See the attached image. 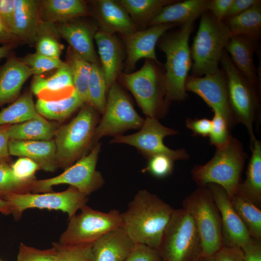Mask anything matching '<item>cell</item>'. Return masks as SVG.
Wrapping results in <instances>:
<instances>
[{
	"label": "cell",
	"instance_id": "obj_49",
	"mask_svg": "<svg viewBox=\"0 0 261 261\" xmlns=\"http://www.w3.org/2000/svg\"><path fill=\"white\" fill-rule=\"evenodd\" d=\"M233 0H210L208 10L219 21L224 20Z\"/></svg>",
	"mask_w": 261,
	"mask_h": 261
},
{
	"label": "cell",
	"instance_id": "obj_28",
	"mask_svg": "<svg viewBox=\"0 0 261 261\" xmlns=\"http://www.w3.org/2000/svg\"><path fill=\"white\" fill-rule=\"evenodd\" d=\"M88 14L86 3L80 0H45L40 2V15L43 22L62 23Z\"/></svg>",
	"mask_w": 261,
	"mask_h": 261
},
{
	"label": "cell",
	"instance_id": "obj_19",
	"mask_svg": "<svg viewBox=\"0 0 261 261\" xmlns=\"http://www.w3.org/2000/svg\"><path fill=\"white\" fill-rule=\"evenodd\" d=\"M40 0H15L11 30L18 42L35 44L41 22Z\"/></svg>",
	"mask_w": 261,
	"mask_h": 261
},
{
	"label": "cell",
	"instance_id": "obj_29",
	"mask_svg": "<svg viewBox=\"0 0 261 261\" xmlns=\"http://www.w3.org/2000/svg\"><path fill=\"white\" fill-rule=\"evenodd\" d=\"M250 148L252 155L246 172V178L238 191L259 207L261 204V143L255 139Z\"/></svg>",
	"mask_w": 261,
	"mask_h": 261
},
{
	"label": "cell",
	"instance_id": "obj_1",
	"mask_svg": "<svg viewBox=\"0 0 261 261\" xmlns=\"http://www.w3.org/2000/svg\"><path fill=\"white\" fill-rule=\"evenodd\" d=\"M174 210L156 194L140 190L121 213V227L135 243L158 250Z\"/></svg>",
	"mask_w": 261,
	"mask_h": 261
},
{
	"label": "cell",
	"instance_id": "obj_4",
	"mask_svg": "<svg viewBox=\"0 0 261 261\" xmlns=\"http://www.w3.org/2000/svg\"><path fill=\"white\" fill-rule=\"evenodd\" d=\"M201 17L190 48L191 75L195 76L211 74L219 69L222 54L232 36L225 22L217 20L209 11Z\"/></svg>",
	"mask_w": 261,
	"mask_h": 261
},
{
	"label": "cell",
	"instance_id": "obj_52",
	"mask_svg": "<svg viewBox=\"0 0 261 261\" xmlns=\"http://www.w3.org/2000/svg\"><path fill=\"white\" fill-rule=\"evenodd\" d=\"M15 0H0V16L11 29Z\"/></svg>",
	"mask_w": 261,
	"mask_h": 261
},
{
	"label": "cell",
	"instance_id": "obj_14",
	"mask_svg": "<svg viewBox=\"0 0 261 261\" xmlns=\"http://www.w3.org/2000/svg\"><path fill=\"white\" fill-rule=\"evenodd\" d=\"M177 133V131L161 124L157 118L146 117L139 131L130 135L116 136L111 142L133 146L149 158L161 154L174 161L188 160L189 156L185 149L173 150L163 143L166 137Z\"/></svg>",
	"mask_w": 261,
	"mask_h": 261
},
{
	"label": "cell",
	"instance_id": "obj_23",
	"mask_svg": "<svg viewBox=\"0 0 261 261\" xmlns=\"http://www.w3.org/2000/svg\"><path fill=\"white\" fill-rule=\"evenodd\" d=\"M10 155L29 158L47 172H54L58 166L54 140L48 141L10 140Z\"/></svg>",
	"mask_w": 261,
	"mask_h": 261
},
{
	"label": "cell",
	"instance_id": "obj_30",
	"mask_svg": "<svg viewBox=\"0 0 261 261\" xmlns=\"http://www.w3.org/2000/svg\"><path fill=\"white\" fill-rule=\"evenodd\" d=\"M54 125L44 118L11 125L7 133L10 140L48 141L56 132Z\"/></svg>",
	"mask_w": 261,
	"mask_h": 261
},
{
	"label": "cell",
	"instance_id": "obj_7",
	"mask_svg": "<svg viewBox=\"0 0 261 261\" xmlns=\"http://www.w3.org/2000/svg\"><path fill=\"white\" fill-rule=\"evenodd\" d=\"M182 208L192 217L201 243V256H214L223 246L220 214L206 186L199 187L183 202Z\"/></svg>",
	"mask_w": 261,
	"mask_h": 261
},
{
	"label": "cell",
	"instance_id": "obj_32",
	"mask_svg": "<svg viewBox=\"0 0 261 261\" xmlns=\"http://www.w3.org/2000/svg\"><path fill=\"white\" fill-rule=\"evenodd\" d=\"M85 103L74 90L69 97L55 101L38 99L35 107L37 112L45 119L62 121Z\"/></svg>",
	"mask_w": 261,
	"mask_h": 261
},
{
	"label": "cell",
	"instance_id": "obj_18",
	"mask_svg": "<svg viewBox=\"0 0 261 261\" xmlns=\"http://www.w3.org/2000/svg\"><path fill=\"white\" fill-rule=\"evenodd\" d=\"M31 90L39 99L46 101H58L71 96L75 89L68 64L65 62L48 77L34 76Z\"/></svg>",
	"mask_w": 261,
	"mask_h": 261
},
{
	"label": "cell",
	"instance_id": "obj_24",
	"mask_svg": "<svg viewBox=\"0 0 261 261\" xmlns=\"http://www.w3.org/2000/svg\"><path fill=\"white\" fill-rule=\"evenodd\" d=\"M136 243L119 227L103 235L94 243V261H124Z\"/></svg>",
	"mask_w": 261,
	"mask_h": 261
},
{
	"label": "cell",
	"instance_id": "obj_58",
	"mask_svg": "<svg viewBox=\"0 0 261 261\" xmlns=\"http://www.w3.org/2000/svg\"><path fill=\"white\" fill-rule=\"evenodd\" d=\"M194 261H203L202 257L201 256L199 257Z\"/></svg>",
	"mask_w": 261,
	"mask_h": 261
},
{
	"label": "cell",
	"instance_id": "obj_2",
	"mask_svg": "<svg viewBox=\"0 0 261 261\" xmlns=\"http://www.w3.org/2000/svg\"><path fill=\"white\" fill-rule=\"evenodd\" d=\"M194 23V21H190L179 26L172 33L163 35L160 42V48L166 56L164 76L167 100L182 101L188 96L185 86L192 65L188 41Z\"/></svg>",
	"mask_w": 261,
	"mask_h": 261
},
{
	"label": "cell",
	"instance_id": "obj_9",
	"mask_svg": "<svg viewBox=\"0 0 261 261\" xmlns=\"http://www.w3.org/2000/svg\"><path fill=\"white\" fill-rule=\"evenodd\" d=\"M80 210L79 214L69 219L67 227L60 236L58 243L93 244L106 233L121 227V213L118 210L104 212L86 205Z\"/></svg>",
	"mask_w": 261,
	"mask_h": 261
},
{
	"label": "cell",
	"instance_id": "obj_38",
	"mask_svg": "<svg viewBox=\"0 0 261 261\" xmlns=\"http://www.w3.org/2000/svg\"><path fill=\"white\" fill-rule=\"evenodd\" d=\"M107 90L104 74L99 63L91 64V71L88 83L90 105L95 110L102 114L106 103Z\"/></svg>",
	"mask_w": 261,
	"mask_h": 261
},
{
	"label": "cell",
	"instance_id": "obj_57",
	"mask_svg": "<svg viewBox=\"0 0 261 261\" xmlns=\"http://www.w3.org/2000/svg\"><path fill=\"white\" fill-rule=\"evenodd\" d=\"M203 261H215L213 257L202 258Z\"/></svg>",
	"mask_w": 261,
	"mask_h": 261
},
{
	"label": "cell",
	"instance_id": "obj_3",
	"mask_svg": "<svg viewBox=\"0 0 261 261\" xmlns=\"http://www.w3.org/2000/svg\"><path fill=\"white\" fill-rule=\"evenodd\" d=\"M246 157L242 143L231 136L224 145L217 148L209 161L194 167L191 171L193 179L199 187L210 184L219 185L230 197L238 191L241 183Z\"/></svg>",
	"mask_w": 261,
	"mask_h": 261
},
{
	"label": "cell",
	"instance_id": "obj_47",
	"mask_svg": "<svg viewBox=\"0 0 261 261\" xmlns=\"http://www.w3.org/2000/svg\"><path fill=\"white\" fill-rule=\"evenodd\" d=\"M186 126L194 134L203 137L208 136L211 129V120L207 118H187Z\"/></svg>",
	"mask_w": 261,
	"mask_h": 261
},
{
	"label": "cell",
	"instance_id": "obj_11",
	"mask_svg": "<svg viewBox=\"0 0 261 261\" xmlns=\"http://www.w3.org/2000/svg\"><path fill=\"white\" fill-rule=\"evenodd\" d=\"M87 196L76 188L70 186L61 192L13 194L4 196L2 199L11 204L13 209L12 215L17 220L25 210L31 208L60 210L67 214L69 219L87 205Z\"/></svg>",
	"mask_w": 261,
	"mask_h": 261
},
{
	"label": "cell",
	"instance_id": "obj_17",
	"mask_svg": "<svg viewBox=\"0 0 261 261\" xmlns=\"http://www.w3.org/2000/svg\"><path fill=\"white\" fill-rule=\"evenodd\" d=\"M177 26L180 25L175 24L155 25L147 29L123 36L127 51L126 70L128 72L132 70L137 62L142 58L160 63L155 52L157 43L165 32Z\"/></svg>",
	"mask_w": 261,
	"mask_h": 261
},
{
	"label": "cell",
	"instance_id": "obj_44",
	"mask_svg": "<svg viewBox=\"0 0 261 261\" xmlns=\"http://www.w3.org/2000/svg\"><path fill=\"white\" fill-rule=\"evenodd\" d=\"M56 256L55 248L38 249L21 243L16 261H54Z\"/></svg>",
	"mask_w": 261,
	"mask_h": 261
},
{
	"label": "cell",
	"instance_id": "obj_39",
	"mask_svg": "<svg viewBox=\"0 0 261 261\" xmlns=\"http://www.w3.org/2000/svg\"><path fill=\"white\" fill-rule=\"evenodd\" d=\"M34 181L26 182L18 179L14 175L11 165L7 162L0 161V198L10 194L30 193Z\"/></svg>",
	"mask_w": 261,
	"mask_h": 261
},
{
	"label": "cell",
	"instance_id": "obj_13",
	"mask_svg": "<svg viewBox=\"0 0 261 261\" xmlns=\"http://www.w3.org/2000/svg\"><path fill=\"white\" fill-rule=\"evenodd\" d=\"M108 91L102 117L95 130L94 142L103 136H117L128 130L140 129L144 121L125 93L116 82Z\"/></svg>",
	"mask_w": 261,
	"mask_h": 261
},
{
	"label": "cell",
	"instance_id": "obj_60",
	"mask_svg": "<svg viewBox=\"0 0 261 261\" xmlns=\"http://www.w3.org/2000/svg\"></svg>",
	"mask_w": 261,
	"mask_h": 261
},
{
	"label": "cell",
	"instance_id": "obj_54",
	"mask_svg": "<svg viewBox=\"0 0 261 261\" xmlns=\"http://www.w3.org/2000/svg\"><path fill=\"white\" fill-rule=\"evenodd\" d=\"M18 41L10 28L0 16V44H15Z\"/></svg>",
	"mask_w": 261,
	"mask_h": 261
},
{
	"label": "cell",
	"instance_id": "obj_55",
	"mask_svg": "<svg viewBox=\"0 0 261 261\" xmlns=\"http://www.w3.org/2000/svg\"><path fill=\"white\" fill-rule=\"evenodd\" d=\"M0 212L4 215L12 214L13 209L11 204L7 201L0 198Z\"/></svg>",
	"mask_w": 261,
	"mask_h": 261
},
{
	"label": "cell",
	"instance_id": "obj_35",
	"mask_svg": "<svg viewBox=\"0 0 261 261\" xmlns=\"http://www.w3.org/2000/svg\"><path fill=\"white\" fill-rule=\"evenodd\" d=\"M66 63L72 73L74 89L85 104L90 105L88 83L91 71V64L76 54L70 47L66 55Z\"/></svg>",
	"mask_w": 261,
	"mask_h": 261
},
{
	"label": "cell",
	"instance_id": "obj_12",
	"mask_svg": "<svg viewBox=\"0 0 261 261\" xmlns=\"http://www.w3.org/2000/svg\"><path fill=\"white\" fill-rule=\"evenodd\" d=\"M164 75L149 60L139 70L123 74L126 85L146 117L157 118L162 107L166 97Z\"/></svg>",
	"mask_w": 261,
	"mask_h": 261
},
{
	"label": "cell",
	"instance_id": "obj_22",
	"mask_svg": "<svg viewBox=\"0 0 261 261\" xmlns=\"http://www.w3.org/2000/svg\"><path fill=\"white\" fill-rule=\"evenodd\" d=\"M259 40L244 36H232L225 50L237 70L259 90L260 82L253 56Z\"/></svg>",
	"mask_w": 261,
	"mask_h": 261
},
{
	"label": "cell",
	"instance_id": "obj_48",
	"mask_svg": "<svg viewBox=\"0 0 261 261\" xmlns=\"http://www.w3.org/2000/svg\"><path fill=\"white\" fill-rule=\"evenodd\" d=\"M261 240L251 238L241 247L245 261H261Z\"/></svg>",
	"mask_w": 261,
	"mask_h": 261
},
{
	"label": "cell",
	"instance_id": "obj_34",
	"mask_svg": "<svg viewBox=\"0 0 261 261\" xmlns=\"http://www.w3.org/2000/svg\"><path fill=\"white\" fill-rule=\"evenodd\" d=\"M44 118L37 111L32 94L27 93L0 111V126Z\"/></svg>",
	"mask_w": 261,
	"mask_h": 261
},
{
	"label": "cell",
	"instance_id": "obj_43",
	"mask_svg": "<svg viewBox=\"0 0 261 261\" xmlns=\"http://www.w3.org/2000/svg\"><path fill=\"white\" fill-rule=\"evenodd\" d=\"M174 160L165 155H156L149 158L146 167L143 172H148L158 178H163L170 175L173 171Z\"/></svg>",
	"mask_w": 261,
	"mask_h": 261
},
{
	"label": "cell",
	"instance_id": "obj_10",
	"mask_svg": "<svg viewBox=\"0 0 261 261\" xmlns=\"http://www.w3.org/2000/svg\"><path fill=\"white\" fill-rule=\"evenodd\" d=\"M100 150L101 144H97L88 154L83 156L59 175L35 180L32 184V192H52V187L59 184H68L87 196L99 189L104 184L102 175L96 169Z\"/></svg>",
	"mask_w": 261,
	"mask_h": 261
},
{
	"label": "cell",
	"instance_id": "obj_33",
	"mask_svg": "<svg viewBox=\"0 0 261 261\" xmlns=\"http://www.w3.org/2000/svg\"><path fill=\"white\" fill-rule=\"evenodd\" d=\"M231 203L250 236L261 240V210L238 190L230 197Z\"/></svg>",
	"mask_w": 261,
	"mask_h": 261
},
{
	"label": "cell",
	"instance_id": "obj_51",
	"mask_svg": "<svg viewBox=\"0 0 261 261\" xmlns=\"http://www.w3.org/2000/svg\"><path fill=\"white\" fill-rule=\"evenodd\" d=\"M261 2L260 0H233L224 20L236 16Z\"/></svg>",
	"mask_w": 261,
	"mask_h": 261
},
{
	"label": "cell",
	"instance_id": "obj_36",
	"mask_svg": "<svg viewBox=\"0 0 261 261\" xmlns=\"http://www.w3.org/2000/svg\"><path fill=\"white\" fill-rule=\"evenodd\" d=\"M133 21L148 23L165 6L176 0H120Z\"/></svg>",
	"mask_w": 261,
	"mask_h": 261
},
{
	"label": "cell",
	"instance_id": "obj_42",
	"mask_svg": "<svg viewBox=\"0 0 261 261\" xmlns=\"http://www.w3.org/2000/svg\"><path fill=\"white\" fill-rule=\"evenodd\" d=\"M214 112L208 137L210 144L218 148L224 145L232 135L230 133V128L225 118L218 112Z\"/></svg>",
	"mask_w": 261,
	"mask_h": 261
},
{
	"label": "cell",
	"instance_id": "obj_37",
	"mask_svg": "<svg viewBox=\"0 0 261 261\" xmlns=\"http://www.w3.org/2000/svg\"><path fill=\"white\" fill-rule=\"evenodd\" d=\"M59 37L55 24L41 20L35 44L36 52L47 57L60 58L64 46L59 41Z\"/></svg>",
	"mask_w": 261,
	"mask_h": 261
},
{
	"label": "cell",
	"instance_id": "obj_40",
	"mask_svg": "<svg viewBox=\"0 0 261 261\" xmlns=\"http://www.w3.org/2000/svg\"><path fill=\"white\" fill-rule=\"evenodd\" d=\"M56 256L54 261H94L93 244L64 245L53 242Z\"/></svg>",
	"mask_w": 261,
	"mask_h": 261
},
{
	"label": "cell",
	"instance_id": "obj_16",
	"mask_svg": "<svg viewBox=\"0 0 261 261\" xmlns=\"http://www.w3.org/2000/svg\"><path fill=\"white\" fill-rule=\"evenodd\" d=\"M207 187L220 214L224 246L241 248L252 238L247 228L233 208L224 189L214 184Z\"/></svg>",
	"mask_w": 261,
	"mask_h": 261
},
{
	"label": "cell",
	"instance_id": "obj_25",
	"mask_svg": "<svg viewBox=\"0 0 261 261\" xmlns=\"http://www.w3.org/2000/svg\"><path fill=\"white\" fill-rule=\"evenodd\" d=\"M94 39L98 47L101 67L108 91L115 82L122 67V49L115 34H108L99 30L96 32Z\"/></svg>",
	"mask_w": 261,
	"mask_h": 261
},
{
	"label": "cell",
	"instance_id": "obj_20",
	"mask_svg": "<svg viewBox=\"0 0 261 261\" xmlns=\"http://www.w3.org/2000/svg\"><path fill=\"white\" fill-rule=\"evenodd\" d=\"M95 14L100 30L110 34L119 32L123 36L136 31L134 22L118 0L95 1Z\"/></svg>",
	"mask_w": 261,
	"mask_h": 261
},
{
	"label": "cell",
	"instance_id": "obj_46",
	"mask_svg": "<svg viewBox=\"0 0 261 261\" xmlns=\"http://www.w3.org/2000/svg\"><path fill=\"white\" fill-rule=\"evenodd\" d=\"M161 260L157 249L144 244L136 243L124 261H160Z\"/></svg>",
	"mask_w": 261,
	"mask_h": 261
},
{
	"label": "cell",
	"instance_id": "obj_26",
	"mask_svg": "<svg viewBox=\"0 0 261 261\" xmlns=\"http://www.w3.org/2000/svg\"><path fill=\"white\" fill-rule=\"evenodd\" d=\"M32 75L30 69L20 59L9 58L0 69V107L17 98Z\"/></svg>",
	"mask_w": 261,
	"mask_h": 261
},
{
	"label": "cell",
	"instance_id": "obj_21",
	"mask_svg": "<svg viewBox=\"0 0 261 261\" xmlns=\"http://www.w3.org/2000/svg\"><path fill=\"white\" fill-rule=\"evenodd\" d=\"M60 37L69 44L70 47L79 56L91 64L98 63L93 40L96 28L80 21H70L57 27Z\"/></svg>",
	"mask_w": 261,
	"mask_h": 261
},
{
	"label": "cell",
	"instance_id": "obj_59",
	"mask_svg": "<svg viewBox=\"0 0 261 261\" xmlns=\"http://www.w3.org/2000/svg\"><path fill=\"white\" fill-rule=\"evenodd\" d=\"M160 261H162V260H160Z\"/></svg>",
	"mask_w": 261,
	"mask_h": 261
},
{
	"label": "cell",
	"instance_id": "obj_15",
	"mask_svg": "<svg viewBox=\"0 0 261 261\" xmlns=\"http://www.w3.org/2000/svg\"><path fill=\"white\" fill-rule=\"evenodd\" d=\"M185 87L187 92L196 94L214 112L222 115L230 129L236 124L229 102L226 77L222 69L204 76L188 75Z\"/></svg>",
	"mask_w": 261,
	"mask_h": 261
},
{
	"label": "cell",
	"instance_id": "obj_56",
	"mask_svg": "<svg viewBox=\"0 0 261 261\" xmlns=\"http://www.w3.org/2000/svg\"><path fill=\"white\" fill-rule=\"evenodd\" d=\"M15 44H7L0 46V59L8 56Z\"/></svg>",
	"mask_w": 261,
	"mask_h": 261
},
{
	"label": "cell",
	"instance_id": "obj_31",
	"mask_svg": "<svg viewBox=\"0 0 261 261\" xmlns=\"http://www.w3.org/2000/svg\"><path fill=\"white\" fill-rule=\"evenodd\" d=\"M223 21L232 36L242 35L259 41L261 34V2Z\"/></svg>",
	"mask_w": 261,
	"mask_h": 261
},
{
	"label": "cell",
	"instance_id": "obj_27",
	"mask_svg": "<svg viewBox=\"0 0 261 261\" xmlns=\"http://www.w3.org/2000/svg\"><path fill=\"white\" fill-rule=\"evenodd\" d=\"M210 0L176 1L164 7L148 23L150 26L159 24L181 25L194 21L208 10Z\"/></svg>",
	"mask_w": 261,
	"mask_h": 261
},
{
	"label": "cell",
	"instance_id": "obj_8",
	"mask_svg": "<svg viewBox=\"0 0 261 261\" xmlns=\"http://www.w3.org/2000/svg\"><path fill=\"white\" fill-rule=\"evenodd\" d=\"M96 122V110L85 104L69 123L56 131L54 142L58 166L66 169L83 155L93 142Z\"/></svg>",
	"mask_w": 261,
	"mask_h": 261
},
{
	"label": "cell",
	"instance_id": "obj_45",
	"mask_svg": "<svg viewBox=\"0 0 261 261\" xmlns=\"http://www.w3.org/2000/svg\"><path fill=\"white\" fill-rule=\"evenodd\" d=\"M11 166L15 176L21 181L26 182L36 180L35 174L40 169L37 163L26 157L19 158Z\"/></svg>",
	"mask_w": 261,
	"mask_h": 261
},
{
	"label": "cell",
	"instance_id": "obj_41",
	"mask_svg": "<svg viewBox=\"0 0 261 261\" xmlns=\"http://www.w3.org/2000/svg\"><path fill=\"white\" fill-rule=\"evenodd\" d=\"M20 60L30 69L34 76L42 75L61 67L65 63L60 58L47 57L36 52L28 54Z\"/></svg>",
	"mask_w": 261,
	"mask_h": 261
},
{
	"label": "cell",
	"instance_id": "obj_50",
	"mask_svg": "<svg viewBox=\"0 0 261 261\" xmlns=\"http://www.w3.org/2000/svg\"><path fill=\"white\" fill-rule=\"evenodd\" d=\"M213 258L215 261H245L240 248L224 246Z\"/></svg>",
	"mask_w": 261,
	"mask_h": 261
},
{
	"label": "cell",
	"instance_id": "obj_6",
	"mask_svg": "<svg viewBox=\"0 0 261 261\" xmlns=\"http://www.w3.org/2000/svg\"><path fill=\"white\" fill-rule=\"evenodd\" d=\"M158 250L163 261H194L201 256L197 228L190 214L183 208L174 209Z\"/></svg>",
	"mask_w": 261,
	"mask_h": 261
},
{
	"label": "cell",
	"instance_id": "obj_53",
	"mask_svg": "<svg viewBox=\"0 0 261 261\" xmlns=\"http://www.w3.org/2000/svg\"><path fill=\"white\" fill-rule=\"evenodd\" d=\"M11 125L0 126V161L7 162L9 160V139L7 131Z\"/></svg>",
	"mask_w": 261,
	"mask_h": 261
},
{
	"label": "cell",
	"instance_id": "obj_5",
	"mask_svg": "<svg viewBox=\"0 0 261 261\" xmlns=\"http://www.w3.org/2000/svg\"><path fill=\"white\" fill-rule=\"evenodd\" d=\"M219 63L226 77L229 102L236 123L246 127L251 146L256 139L253 125L260 112L259 90L237 70L225 50Z\"/></svg>",
	"mask_w": 261,
	"mask_h": 261
}]
</instances>
